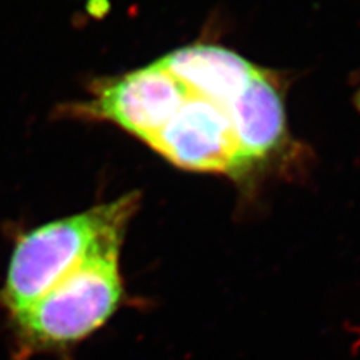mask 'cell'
I'll list each match as a JSON object with an SVG mask.
<instances>
[{
  "label": "cell",
  "mask_w": 360,
  "mask_h": 360,
  "mask_svg": "<svg viewBox=\"0 0 360 360\" xmlns=\"http://www.w3.org/2000/svg\"><path fill=\"white\" fill-rule=\"evenodd\" d=\"M227 115L248 170L272 156L285 140L284 99L263 70L234 98Z\"/></svg>",
  "instance_id": "8992f818"
},
{
  "label": "cell",
  "mask_w": 360,
  "mask_h": 360,
  "mask_svg": "<svg viewBox=\"0 0 360 360\" xmlns=\"http://www.w3.org/2000/svg\"><path fill=\"white\" fill-rule=\"evenodd\" d=\"M86 101L62 103L53 119L108 122L149 144L186 99V90L153 62L117 77L96 78Z\"/></svg>",
  "instance_id": "3957f363"
},
{
  "label": "cell",
  "mask_w": 360,
  "mask_h": 360,
  "mask_svg": "<svg viewBox=\"0 0 360 360\" xmlns=\"http://www.w3.org/2000/svg\"><path fill=\"white\" fill-rule=\"evenodd\" d=\"M139 201L137 193H129L22 231L11 251L0 308L9 315L25 309L90 257L122 243Z\"/></svg>",
  "instance_id": "6da1fadb"
},
{
  "label": "cell",
  "mask_w": 360,
  "mask_h": 360,
  "mask_svg": "<svg viewBox=\"0 0 360 360\" xmlns=\"http://www.w3.org/2000/svg\"><path fill=\"white\" fill-rule=\"evenodd\" d=\"M120 246L101 250L25 309L9 315L21 357L68 350L112 317L123 299Z\"/></svg>",
  "instance_id": "7a4b0ae2"
},
{
  "label": "cell",
  "mask_w": 360,
  "mask_h": 360,
  "mask_svg": "<svg viewBox=\"0 0 360 360\" xmlns=\"http://www.w3.org/2000/svg\"><path fill=\"white\" fill-rule=\"evenodd\" d=\"M148 146L184 170L233 176L248 170L227 110L189 94Z\"/></svg>",
  "instance_id": "277c9868"
},
{
  "label": "cell",
  "mask_w": 360,
  "mask_h": 360,
  "mask_svg": "<svg viewBox=\"0 0 360 360\" xmlns=\"http://www.w3.org/2000/svg\"><path fill=\"white\" fill-rule=\"evenodd\" d=\"M186 94L227 110L260 68L240 54L218 45H189L156 60Z\"/></svg>",
  "instance_id": "5b68a950"
}]
</instances>
